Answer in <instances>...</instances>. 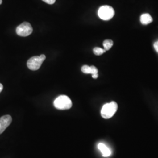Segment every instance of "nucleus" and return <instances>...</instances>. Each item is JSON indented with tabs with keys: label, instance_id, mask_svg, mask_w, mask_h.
<instances>
[{
	"label": "nucleus",
	"instance_id": "obj_1",
	"mask_svg": "<svg viewBox=\"0 0 158 158\" xmlns=\"http://www.w3.org/2000/svg\"><path fill=\"white\" fill-rule=\"evenodd\" d=\"M117 109L118 104L116 102H111L104 104L101 110L102 117L105 119H109L113 117V115L117 112Z\"/></svg>",
	"mask_w": 158,
	"mask_h": 158
},
{
	"label": "nucleus",
	"instance_id": "obj_2",
	"mask_svg": "<svg viewBox=\"0 0 158 158\" xmlns=\"http://www.w3.org/2000/svg\"><path fill=\"white\" fill-rule=\"evenodd\" d=\"M55 107L61 110H69L72 107V102L70 98L65 95L59 96L53 102Z\"/></svg>",
	"mask_w": 158,
	"mask_h": 158
},
{
	"label": "nucleus",
	"instance_id": "obj_3",
	"mask_svg": "<svg viewBox=\"0 0 158 158\" xmlns=\"http://www.w3.org/2000/svg\"><path fill=\"white\" fill-rule=\"evenodd\" d=\"M45 59L46 56L45 55L32 57L28 60L27 66L31 70H37L40 68L42 63L45 61Z\"/></svg>",
	"mask_w": 158,
	"mask_h": 158
},
{
	"label": "nucleus",
	"instance_id": "obj_4",
	"mask_svg": "<svg viewBox=\"0 0 158 158\" xmlns=\"http://www.w3.org/2000/svg\"><path fill=\"white\" fill-rule=\"evenodd\" d=\"M115 14L114 10L111 6H101L98 11V15L102 20L108 21L113 18Z\"/></svg>",
	"mask_w": 158,
	"mask_h": 158
},
{
	"label": "nucleus",
	"instance_id": "obj_5",
	"mask_svg": "<svg viewBox=\"0 0 158 158\" xmlns=\"http://www.w3.org/2000/svg\"><path fill=\"white\" fill-rule=\"evenodd\" d=\"M33 32V28L31 25L27 22H24L19 25L16 29V33L18 35L26 37L30 35Z\"/></svg>",
	"mask_w": 158,
	"mask_h": 158
},
{
	"label": "nucleus",
	"instance_id": "obj_6",
	"mask_svg": "<svg viewBox=\"0 0 158 158\" xmlns=\"http://www.w3.org/2000/svg\"><path fill=\"white\" fill-rule=\"evenodd\" d=\"M12 117L9 115H6L0 118V134H1L7 127L11 124Z\"/></svg>",
	"mask_w": 158,
	"mask_h": 158
},
{
	"label": "nucleus",
	"instance_id": "obj_7",
	"mask_svg": "<svg viewBox=\"0 0 158 158\" xmlns=\"http://www.w3.org/2000/svg\"><path fill=\"white\" fill-rule=\"evenodd\" d=\"M81 71L85 74H91L92 75L98 74V69L94 66H89L88 65H84L81 68Z\"/></svg>",
	"mask_w": 158,
	"mask_h": 158
},
{
	"label": "nucleus",
	"instance_id": "obj_8",
	"mask_svg": "<svg viewBox=\"0 0 158 158\" xmlns=\"http://www.w3.org/2000/svg\"><path fill=\"white\" fill-rule=\"evenodd\" d=\"M98 148L102 152V155L104 157H108L111 155V152L110 149L106 145L102 143H100L98 145Z\"/></svg>",
	"mask_w": 158,
	"mask_h": 158
},
{
	"label": "nucleus",
	"instance_id": "obj_9",
	"mask_svg": "<svg viewBox=\"0 0 158 158\" xmlns=\"http://www.w3.org/2000/svg\"><path fill=\"white\" fill-rule=\"evenodd\" d=\"M140 21L142 24L143 25H148L150 23H152L153 21L152 18L149 14H142L141 18Z\"/></svg>",
	"mask_w": 158,
	"mask_h": 158
},
{
	"label": "nucleus",
	"instance_id": "obj_10",
	"mask_svg": "<svg viewBox=\"0 0 158 158\" xmlns=\"http://www.w3.org/2000/svg\"><path fill=\"white\" fill-rule=\"evenodd\" d=\"M113 45V41L111 40H105L103 42V46L104 48V49L106 51L110 50Z\"/></svg>",
	"mask_w": 158,
	"mask_h": 158
},
{
	"label": "nucleus",
	"instance_id": "obj_11",
	"mask_svg": "<svg viewBox=\"0 0 158 158\" xmlns=\"http://www.w3.org/2000/svg\"><path fill=\"white\" fill-rule=\"evenodd\" d=\"M106 52V51L104 49H102L101 48H98V47H96L93 49V52L97 56H100Z\"/></svg>",
	"mask_w": 158,
	"mask_h": 158
},
{
	"label": "nucleus",
	"instance_id": "obj_12",
	"mask_svg": "<svg viewBox=\"0 0 158 158\" xmlns=\"http://www.w3.org/2000/svg\"><path fill=\"white\" fill-rule=\"evenodd\" d=\"M42 1L48 4H53L56 1V0H42Z\"/></svg>",
	"mask_w": 158,
	"mask_h": 158
},
{
	"label": "nucleus",
	"instance_id": "obj_13",
	"mask_svg": "<svg viewBox=\"0 0 158 158\" xmlns=\"http://www.w3.org/2000/svg\"><path fill=\"white\" fill-rule=\"evenodd\" d=\"M153 46H154V48H155V51H156L158 53V43H157V42H155L154 43Z\"/></svg>",
	"mask_w": 158,
	"mask_h": 158
},
{
	"label": "nucleus",
	"instance_id": "obj_14",
	"mask_svg": "<svg viewBox=\"0 0 158 158\" xmlns=\"http://www.w3.org/2000/svg\"><path fill=\"white\" fill-rule=\"evenodd\" d=\"M98 77V74H94V75H92V77L93 79H97V77Z\"/></svg>",
	"mask_w": 158,
	"mask_h": 158
},
{
	"label": "nucleus",
	"instance_id": "obj_15",
	"mask_svg": "<svg viewBox=\"0 0 158 158\" xmlns=\"http://www.w3.org/2000/svg\"><path fill=\"white\" fill-rule=\"evenodd\" d=\"M3 90V85L2 84L0 83V93L2 91V90Z\"/></svg>",
	"mask_w": 158,
	"mask_h": 158
},
{
	"label": "nucleus",
	"instance_id": "obj_16",
	"mask_svg": "<svg viewBox=\"0 0 158 158\" xmlns=\"http://www.w3.org/2000/svg\"><path fill=\"white\" fill-rule=\"evenodd\" d=\"M2 3V0H0V5Z\"/></svg>",
	"mask_w": 158,
	"mask_h": 158
},
{
	"label": "nucleus",
	"instance_id": "obj_17",
	"mask_svg": "<svg viewBox=\"0 0 158 158\" xmlns=\"http://www.w3.org/2000/svg\"><path fill=\"white\" fill-rule=\"evenodd\" d=\"M156 42H157V43H158V41H156Z\"/></svg>",
	"mask_w": 158,
	"mask_h": 158
}]
</instances>
